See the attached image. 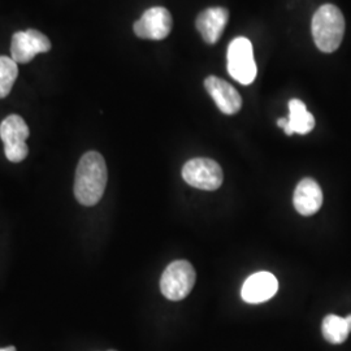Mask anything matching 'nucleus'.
Here are the masks:
<instances>
[{"label":"nucleus","instance_id":"obj_1","mask_svg":"<svg viewBox=\"0 0 351 351\" xmlns=\"http://www.w3.org/2000/svg\"><path fill=\"white\" fill-rule=\"evenodd\" d=\"M107 165L97 151H88L78 162L75 169V199L91 207L101 201L107 185Z\"/></svg>","mask_w":351,"mask_h":351},{"label":"nucleus","instance_id":"obj_2","mask_svg":"<svg viewBox=\"0 0 351 351\" xmlns=\"http://www.w3.org/2000/svg\"><path fill=\"white\" fill-rule=\"evenodd\" d=\"M345 34V19L333 4L322 5L313 17V36L317 49L323 52L337 50Z\"/></svg>","mask_w":351,"mask_h":351},{"label":"nucleus","instance_id":"obj_3","mask_svg":"<svg viewBox=\"0 0 351 351\" xmlns=\"http://www.w3.org/2000/svg\"><path fill=\"white\" fill-rule=\"evenodd\" d=\"M228 72L242 85H250L256 77L252 43L247 38H234L228 47Z\"/></svg>","mask_w":351,"mask_h":351},{"label":"nucleus","instance_id":"obj_4","mask_svg":"<svg viewBox=\"0 0 351 351\" xmlns=\"http://www.w3.org/2000/svg\"><path fill=\"white\" fill-rule=\"evenodd\" d=\"M195 269L186 261H176L169 264L160 278V290L169 301L186 298L195 284Z\"/></svg>","mask_w":351,"mask_h":351},{"label":"nucleus","instance_id":"obj_5","mask_svg":"<svg viewBox=\"0 0 351 351\" xmlns=\"http://www.w3.org/2000/svg\"><path fill=\"white\" fill-rule=\"evenodd\" d=\"M30 132L25 120L19 114L7 116L0 124V138L4 143L5 158L12 163H20L25 160L29 147L26 139Z\"/></svg>","mask_w":351,"mask_h":351},{"label":"nucleus","instance_id":"obj_6","mask_svg":"<svg viewBox=\"0 0 351 351\" xmlns=\"http://www.w3.org/2000/svg\"><path fill=\"white\" fill-rule=\"evenodd\" d=\"M182 177L193 188L213 191L223 184V169L213 159L195 158L182 168Z\"/></svg>","mask_w":351,"mask_h":351},{"label":"nucleus","instance_id":"obj_7","mask_svg":"<svg viewBox=\"0 0 351 351\" xmlns=\"http://www.w3.org/2000/svg\"><path fill=\"white\" fill-rule=\"evenodd\" d=\"M50 50V39L36 29H27L25 32H17L13 34L11 55L17 64L29 63L38 53Z\"/></svg>","mask_w":351,"mask_h":351},{"label":"nucleus","instance_id":"obj_8","mask_svg":"<svg viewBox=\"0 0 351 351\" xmlns=\"http://www.w3.org/2000/svg\"><path fill=\"white\" fill-rule=\"evenodd\" d=\"M172 30V16L163 7H152L134 24L136 36L142 39L162 40Z\"/></svg>","mask_w":351,"mask_h":351},{"label":"nucleus","instance_id":"obj_9","mask_svg":"<svg viewBox=\"0 0 351 351\" xmlns=\"http://www.w3.org/2000/svg\"><path fill=\"white\" fill-rule=\"evenodd\" d=\"M204 86L221 112L234 114L241 110L242 98L239 91L224 80L210 75L206 78Z\"/></svg>","mask_w":351,"mask_h":351},{"label":"nucleus","instance_id":"obj_10","mask_svg":"<svg viewBox=\"0 0 351 351\" xmlns=\"http://www.w3.org/2000/svg\"><path fill=\"white\" fill-rule=\"evenodd\" d=\"M278 289L276 277L269 272H256L249 277L241 290L242 300L247 303H263L275 297Z\"/></svg>","mask_w":351,"mask_h":351},{"label":"nucleus","instance_id":"obj_11","mask_svg":"<svg viewBox=\"0 0 351 351\" xmlns=\"http://www.w3.org/2000/svg\"><path fill=\"white\" fill-rule=\"evenodd\" d=\"M294 207L303 216L317 213L323 204V193L313 178H303L294 191Z\"/></svg>","mask_w":351,"mask_h":351},{"label":"nucleus","instance_id":"obj_12","mask_svg":"<svg viewBox=\"0 0 351 351\" xmlns=\"http://www.w3.org/2000/svg\"><path fill=\"white\" fill-rule=\"evenodd\" d=\"M228 19H229V12L226 8H220V7L208 8L198 16L197 29L199 30L203 39L207 43L213 45L223 36V32L228 24Z\"/></svg>","mask_w":351,"mask_h":351},{"label":"nucleus","instance_id":"obj_13","mask_svg":"<svg viewBox=\"0 0 351 351\" xmlns=\"http://www.w3.org/2000/svg\"><path fill=\"white\" fill-rule=\"evenodd\" d=\"M315 128V119L307 111L306 104L300 99H291L289 101V119L284 128L285 133L291 136L293 133L307 134Z\"/></svg>","mask_w":351,"mask_h":351},{"label":"nucleus","instance_id":"obj_14","mask_svg":"<svg viewBox=\"0 0 351 351\" xmlns=\"http://www.w3.org/2000/svg\"><path fill=\"white\" fill-rule=\"evenodd\" d=\"M322 330L324 339L333 345L345 342L351 332L346 317H339L337 315H328L323 320Z\"/></svg>","mask_w":351,"mask_h":351},{"label":"nucleus","instance_id":"obj_15","mask_svg":"<svg viewBox=\"0 0 351 351\" xmlns=\"http://www.w3.org/2000/svg\"><path fill=\"white\" fill-rule=\"evenodd\" d=\"M19 75V66L12 58L0 56V99L10 95Z\"/></svg>","mask_w":351,"mask_h":351},{"label":"nucleus","instance_id":"obj_16","mask_svg":"<svg viewBox=\"0 0 351 351\" xmlns=\"http://www.w3.org/2000/svg\"><path fill=\"white\" fill-rule=\"evenodd\" d=\"M287 123H288L287 119H278V120H277V125L280 126V128H282V129L285 128Z\"/></svg>","mask_w":351,"mask_h":351},{"label":"nucleus","instance_id":"obj_17","mask_svg":"<svg viewBox=\"0 0 351 351\" xmlns=\"http://www.w3.org/2000/svg\"><path fill=\"white\" fill-rule=\"evenodd\" d=\"M0 351H16V348L14 346H7V348L0 349Z\"/></svg>","mask_w":351,"mask_h":351},{"label":"nucleus","instance_id":"obj_18","mask_svg":"<svg viewBox=\"0 0 351 351\" xmlns=\"http://www.w3.org/2000/svg\"><path fill=\"white\" fill-rule=\"evenodd\" d=\"M110 351H114V350H110Z\"/></svg>","mask_w":351,"mask_h":351}]
</instances>
